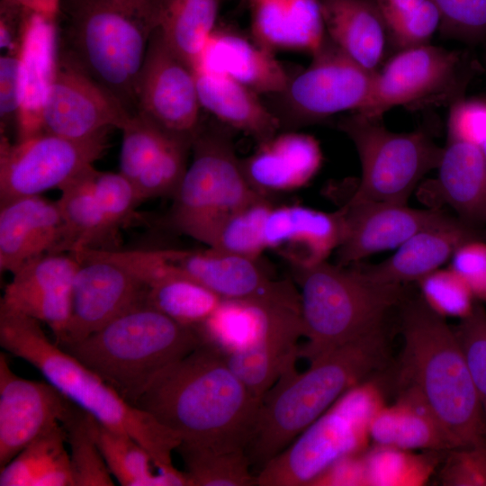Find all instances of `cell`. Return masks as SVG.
Returning a JSON list of instances; mask_svg holds the SVG:
<instances>
[{
  "label": "cell",
  "mask_w": 486,
  "mask_h": 486,
  "mask_svg": "<svg viewBox=\"0 0 486 486\" xmlns=\"http://www.w3.org/2000/svg\"><path fill=\"white\" fill-rule=\"evenodd\" d=\"M475 68L468 54L428 43L396 52L375 75L368 103L359 112L382 118L393 107L421 111L464 98Z\"/></svg>",
  "instance_id": "cell-11"
},
{
  "label": "cell",
  "mask_w": 486,
  "mask_h": 486,
  "mask_svg": "<svg viewBox=\"0 0 486 486\" xmlns=\"http://www.w3.org/2000/svg\"><path fill=\"white\" fill-rule=\"evenodd\" d=\"M416 454L411 451L374 445L366 449L364 456L367 485L418 486L427 482L436 468L439 457Z\"/></svg>",
  "instance_id": "cell-41"
},
{
  "label": "cell",
  "mask_w": 486,
  "mask_h": 486,
  "mask_svg": "<svg viewBox=\"0 0 486 486\" xmlns=\"http://www.w3.org/2000/svg\"><path fill=\"white\" fill-rule=\"evenodd\" d=\"M300 287L302 336L299 356L315 361L332 349L382 328L401 298L398 284L369 278L362 269L327 261L293 269Z\"/></svg>",
  "instance_id": "cell-7"
},
{
  "label": "cell",
  "mask_w": 486,
  "mask_h": 486,
  "mask_svg": "<svg viewBox=\"0 0 486 486\" xmlns=\"http://www.w3.org/2000/svg\"><path fill=\"white\" fill-rule=\"evenodd\" d=\"M260 402L225 355L202 343L162 370L135 406L173 432L182 445L246 451Z\"/></svg>",
  "instance_id": "cell-1"
},
{
  "label": "cell",
  "mask_w": 486,
  "mask_h": 486,
  "mask_svg": "<svg viewBox=\"0 0 486 486\" xmlns=\"http://www.w3.org/2000/svg\"><path fill=\"white\" fill-rule=\"evenodd\" d=\"M174 263L224 300L300 302L292 283L272 278L259 257L208 248L180 250Z\"/></svg>",
  "instance_id": "cell-21"
},
{
  "label": "cell",
  "mask_w": 486,
  "mask_h": 486,
  "mask_svg": "<svg viewBox=\"0 0 486 486\" xmlns=\"http://www.w3.org/2000/svg\"><path fill=\"white\" fill-rule=\"evenodd\" d=\"M482 148L484 158H485V161H486V141L482 144Z\"/></svg>",
  "instance_id": "cell-58"
},
{
  "label": "cell",
  "mask_w": 486,
  "mask_h": 486,
  "mask_svg": "<svg viewBox=\"0 0 486 486\" xmlns=\"http://www.w3.org/2000/svg\"><path fill=\"white\" fill-rule=\"evenodd\" d=\"M110 130L78 140L43 132L14 142L1 134L0 205L59 190L104 155Z\"/></svg>",
  "instance_id": "cell-13"
},
{
  "label": "cell",
  "mask_w": 486,
  "mask_h": 486,
  "mask_svg": "<svg viewBox=\"0 0 486 486\" xmlns=\"http://www.w3.org/2000/svg\"><path fill=\"white\" fill-rule=\"evenodd\" d=\"M79 260L68 253H47L13 274L0 306L49 326L59 344L71 313L72 284Z\"/></svg>",
  "instance_id": "cell-19"
},
{
  "label": "cell",
  "mask_w": 486,
  "mask_h": 486,
  "mask_svg": "<svg viewBox=\"0 0 486 486\" xmlns=\"http://www.w3.org/2000/svg\"><path fill=\"white\" fill-rule=\"evenodd\" d=\"M96 444L115 480L122 486H176V472L158 471L149 453L130 436L112 429L90 416Z\"/></svg>",
  "instance_id": "cell-36"
},
{
  "label": "cell",
  "mask_w": 486,
  "mask_h": 486,
  "mask_svg": "<svg viewBox=\"0 0 486 486\" xmlns=\"http://www.w3.org/2000/svg\"><path fill=\"white\" fill-rule=\"evenodd\" d=\"M176 451L184 464L189 486L256 485L244 450L216 451L180 444Z\"/></svg>",
  "instance_id": "cell-39"
},
{
  "label": "cell",
  "mask_w": 486,
  "mask_h": 486,
  "mask_svg": "<svg viewBox=\"0 0 486 486\" xmlns=\"http://www.w3.org/2000/svg\"><path fill=\"white\" fill-rule=\"evenodd\" d=\"M344 234L338 265L348 266L380 251L398 248L416 233L445 224L453 217L437 209L419 210L407 204L351 201L340 209Z\"/></svg>",
  "instance_id": "cell-18"
},
{
  "label": "cell",
  "mask_w": 486,
  "mask_h": 486,
  "mask_svg": "<svg viewBox=\"0 0 486 486\" xmlns=\"http://www.w3.org/2000/svg\"><path fill=\"white\" fill-rule=\"evenodd\" d=\"M386 361L382 328L324 354L302 373L294 367L288 370L261 400L246 448L251 465L260 470L342 394L382 369Z\"/></svg>",
  "instance_id": "cell-3"
},
{
  "label": "cell",
  "mask_w": 486,
  "mask_h": 486,
  "mask_svg": "<svg viewBox=\"0 0 486 486\" xmlns=\"http://www.w3.org/2000/svg\"><path fill=\"white\" fill-rule=\"evenodd\" d=\"M91 166L65 184L57 201L63 220V237L57 253L84 249H118L115 231L95 200Z\"/></svg>",
  "instance_id": "cell-32"
},
{
  "label": "cell",
  "mask_w": 486,
  "mask_h": 486,
  "mask_svg": "<svg viewBox=\"0 0 486 486\" xmlns=\"http://www.w3.org/2000/svg\"><path fill=\"white\" fill-rule=\"evenodd\" d=\"M194 139L176 138L141 173L133 184L141 202L158 197H173L187 169V158Z\"/></svg>",
  "instance_id": "cell-45"
},
{
  "label": "cell",
  "mask_w": 486,
  "mask_h": 486,
  "mask_svg": "<svg viewBox=\"0 0 486 486\" xmlns=\"http://www.w3.org/2000/svg\"><path fill=\"white\" fill-rule=\"evenodd\" d=\"M74 255L80 262L71 292V313L64 346L98 331L110 321L146 302L148 287L103 249Z\"/></svg>",
  "instance_id": "cell-14"
},
{
  "label": "cell",
  "mask_w": 486,
  "mask_h": 486,
  "mask_svg": "<svg viewBox=\"0 0 486 486\" xmlns=\"http://www.w3.org/2000/svg\"><path fill=\"white\" fill-rule=\"evenodd\" d=\"M121 130L119 172L132 184L176 138L185 136L167 130L141 112L132 115Z\"/></svg>",
  "instance_id": "cell-43"
},
{
  "label": "cell",
  "mask_w": 486,
  "mask_h": 486,
  "mask_svg": "<svg viewBox=\"0 0 486 486\" xmlns=\"http://www.w3.org/2000/svg\"><path fill=\"white\" fill-rule=\"evenodd\" d=\"M401 386L425 400L456 448L485 446L486 419L454 330L423 299L402 311Z\"/></svg>",
  "instance_id": "cell-5"
},
{
  "label": "cell",
  "mask_w": 486,
  "mask_h": 486,
  "mask_svg": "<svg viewBox=\"0 0 486 486\" xmlns=\"http://www.w3.org/2000/svg\"><path fill=\"white\" fill-rule=\"evenodd\" d=\"M444 202L467 220H486V161L482 147L448 140L436 168Z\"/></svg>",
  "instance_id": "cell-33"
},
{
  "label": "cell",
  "mask_w": 486,
  "mask_h": 486,
  "mask_svg": "<svg viewBox=\"0 0 486 486\" xmlns=\"http://www.w3.org/2000/svg\"><path fill=\"white\" fill-rule=\"evenodd\" d=\"M327 36L351 59L377 71L387 31L374 0H318Z\"/></svg>",
  "instance_id": "cell-31"
},
{
  "label": "cell",
  "mask_w": 486,
  "mask_h": 486,
  "mask_svg": "<svg viewBox=\"0 0 486 486\" xmlns=\"http://www.w3.org/2000/svg\"><path fill=\"white\" fill-rule=\"evenodd\" d=\"M400 389L396 402L382 406L372 419L374 444L408 451L457 449L421 395L410 386Z\"/></svg>",
  "instance_id": "cell-29"
},
{
  "label": "cell",
  "mask_w": 486,
  "mask_h": 486,
  "mask_svg": "<svg viewBox=\"0 0 486 486\" xmlns=\"http://www.w3.org/2000/svg\"><path fill=\"white\" fill-rule=\"evenodd\" d=\"M194 73L201 107L219 122L257 143L279 132V118L259 94L230 77L200 69Z\"/></svg>",
  "instance_id": "cell-30"
},
{
  "label": "cell",
  "mask_w": 486,
  "mask_h": 486,
  "mask_svg": "<svg viewBox=\"0 0 486 486\" xmlns=\"http://www.w3.org/2000/svg\"><path fill=\"white\" fill-rule=\"evenodd\" d=\"M131 116L103 86L58 57L55 77L42 111L44 132L86 139L104 130H121Z\"/></svg>",
  "instance_id": "cell-16"
},
{
  "label": "cell",
  "mask_w": 486,
  "mask_h": 486,
  "mask_svg": "<svg viewBox=\"0 0 486 486\" xmlns=\"http://www.w3.org/2000/svg\"><path fill=\"white\" fill-rule=\"evenodd\" d=\"M454 333L464 351L486 419V311L474 305Z\"/></svg>",
  "instance_id": "cell-49"
},
{
  "label": "cell",
  "mask_w": 486,
  "mask_h": 486,
  "mask_svg": "<svg viewBox=\"0 0 486 486\" xmlns=\"http://www.w3.org/2000/svg\"><path fill=\"white\" fill-rule=\"evenodd\" d=\"M477 451L486 469V446L477 447Z\"/></svg>",
  "instance_id": "cell-57"
},
{
  "label": "cell",
  "mask_w": 486,
  "mask_h": 486,
  "mask_svg": "<svg viewBox=\"0 0 486 486\" xmlns=\"http://www.w3.org/2000/svg\"><path fill=\"white\" fill-rule=\"evenodd\" d=\"M62 424L46 431L1 468L0 486H74Z\"/></svg>",
  "instance_id": "cell-34"
},
{
  "label": "cell",
  "mask_w": 486,
  "mask_h": 486,
  "mask_svg": "<svg viewBox=\"0 0 486 486\" xmlns=\"http://www.w3.org/2000/svg\"><path fill=\"white\" fill-rule=\"evenodd\" d=\"M462 277L473 295L486 300V244L476 239L459 247L452 256L450 267Z\"/></svg>",
  "instance_id": "cell-52"
},
{
  "label": "cell",
  "mask_w": 486,
  "mask_h": 486,
  "mask_svg": "<svg viewBox=\"0 0 486 486\" xmlns=\"http://www.w3.org/2000/svg\"><path fill=\"white\" fill-rule=\"evenodd\" d=\"M20 58L22 98L15 141L44 132L43 106L58 66L56 20L30 12Z\"/></svg>",
  "instance_id": "cell-26"
},
{
  "label": "cell",
  "mask_w": 486,
  "mask_h": 486,
  "mask_svg": "<svg viewBox=\"0 0 486 486\" xmlns=\"http://www.w3.org/2000/svg\"><path fill=\"white\" fill-rule=\"evenodd\" d=\"M197 69L230 77L257 94H280L291 77L274 52L238 32L217 28L203 49Z\"/></svg>",
  "instance_id": "cell-25"
},
{
  "label": "cell",
  "mask_w": 486,
  "mask_h": 486,
  "mask_svg": "<svg viewBox=\"0 0 486 486\" xmlns=\"http://www.w3.org/2000/svg\"><path fill=\"white\" fill-rule=\"evenodd\" d=\"M76 405L47 380L24 379L0 355V468L38 436L62 424Z\"/></svg>",
  "instance_id": "cell-17"
},
{
  "label": "cell",
  "mask_w": 486,
  "mask_h": 486,
  "mask_svg": "<svg viewBox=\"0 0 486 486\" xmlns=\"http://www.w3.org/2000/svg\"><path fill=\"white\" fill-rule=\"evenodd\" d=\"M448 140H460L482 147L486 141V101L464 98L450 106Z\"/></svg>",
  "instance_id": "cell-51"
},
{
  "label": "cell",
  "mask_w": 486,
  "mask_h": 486,
  "mask_svg": "<svg viewBox=\"0 0 486 486\" xmlns=\"http://www.w3.org/2000/svg\"><path fill=\"white\" fill-rule=\"evenodd\" d=\"M337 126L354 143L361 163L351 201L407 204L419 180L437 168L444 151L425 130L393 132L382 118L356 112L341 117Z\"/></svg>",
  "instance_id": "cell-10"
},
{
  "label": "cell",
  "mask_w": 486,
  "mask_h": 486,
  "mask_svg": "<svg viewBox=\"0 0 486 486\" xmlns=\"http://www.w3.org/2000/svg\"><path fill=\"white\" fill-rule=\"evenodd\" d=\"M265 302L222 299L212 314L196 328L203 343L225 356L248 346L259 332Z\"/></svg>",
  "instance_id": "cell-38"
},
{
  "label": "cell",
  "mask_w": 486,
  "mask_h": 486,
  "mask_svg": "<svg viewBox=\"0 0 486 486\" xmlns=\"http://www.w3.org/2000/svg\"><path fill=\"white\" fill-rule=\"evenodd\" d=\"M311 56L309 67L273 95L282 127L321 122L340 112H360L369 101L377 71L357 64L328 36Z\"/></svg>",
  "instance_id": "cell-12"
},
{
  "label": "cell",
  "mask_w": 486,
  "mask_h": 486,
  "mask_svg": "<svg viewBox=\"0 0 486 486\" xmlns=\"http://www.w3.org/2000/svg\"><path fill=\"white\" fill-rule=\"evenodd\" d=\"M221 300L176 266L151 284L146 296L150 306L176 322L194 328L212 314Z\"/></svg>",
  "instance_id": "cell-37"
},
{
  "label": "cell",
  "mask_w": 486,
  "mask_h": 486,
  "mask_svg": "<svg viewBox=\"0 0 486 486\" xmlns=\"http://www.w3.org/2000/svg\"><path fill=\"white\" fill-rule=\"evenodd\" d=\"M138 112L178 134L194 138L202 109L194 71L166 42L151 35L137 84Z\"/></svg>",
  "instance_id": "cell-15"
},
{
  "label": "cell",
  "mask_w": 486,
  "mask_h": 486,
  "mask_svg": "<svg viewBox=\"0 0 486 486\" xmlns=\"http://www.w3.org/2000/svg\"><path fill=\"white\" fill-rule=\"evenodd\" d=\"M440 478L444 485L486 486V469L477 447L450 450Z\"/></svg>",
  "instance_id": "cell-53"
},
{
  "label": "cell",
  "mask_w": 486,
  "mask_h": 486,
  "mask_svg": "<svg viewBox=\"0 0 486 486\" xmlns=\"http://www.w3.org/2000/svg\"><path fill=\"white\" fill-rule=\"evenodd\" d=\"M476 239L466 222L457 219L421 230L388 259L362 268L372 280L382 284L419 281L437 270L463 244Z\"/></svg>",
  "instance_id": "cell-28"
},
{
  "label": "cell",
  "mask_w": 486,
  "mask_h": 486,
  "mask_svg": "<svg viewBox=\"0 0 486 486\" xmlns=\"http://www.w3.org/2000/svg\"><path fill=\"white\" fill-rule=\"evenodd\" d=\"M374 1L397 52L428 43L439 30L440 14L433 0Z\"/></svg>",
  "instance_id": "cell-40"
},
{
  "label": "cell",
  "mask_w": 486,
  "mask_h": 486,
  "mask_svg": "<svg viewBox=\"0 0 486 486\" xmlns=\"http://www.w3.org/2000/svg\"><path fill=\"white\" fill-rule=\"evenodd\" d=\"M21 53V52H20ZM20 53H2L0 58V125L1 134H16L21 112L22 86Z\"/></svg>",
  "instance_id": "cell-50"
},
{
  "label": "cell",
  "mask_w": 486,
  "mask_h": 486,
  "mask_svg": "<svg viewBox=\"0 0 486 486\" xmlns=\"http://www.w3.org/2000/svg\"><path fill=\"white\" fill-rule=\"evenodd\" d=\"M419 283L422 299L442 317L464 319L472 312L474 295L466 282L451 268L437 269Z\"/></svg>",
  "instance_id": "cell-47"
},
{
  "label": "cell",
  "mask_w": 486,
  "mask_h": 486,
  "mask_svg": "<svg viewBox=\"0 0 486 486\" xmlns=\"http://www.w3.org/2000/svg\"><path fill=\"white\" fill-rule=\"evenodd\" d=\"M344 234L341 210L327 212L301 204H273L263 223L265 250H274L292 267L327 261Z\"/></svg>",
  "instance_id": "cell-22"
},
{
  "label": "cell",
  "mask_w": 486,
  "mask_h": 486,
  "mask_svg": "<svg viewBox=\"0 0 486 486\" xmlns=\"http://www.w3.org/2000/svg\"><path fill=\"white\" fill-rule=\"evenodd\" d=\"M219 0H163L158 29L170 49L194 71L215 30Z\"/></svg>",
  "instance_id": "cell-35"
},
{
  "label": "cell",
  "mask_w": 486,
  "mask_h": 486,
  "mask_svg": "<svg viewBox=\"0 0 486 486\" xmlns=\"http://www.w3.org/2000/svg\"><path fill=\"white\" fill-rule=\"evenodd\" d=\"M384 405L374 381L355 385L257 472L256 485L311 486L338 460L367 449L372 419Z\"/></svg>",
  "instance_id": "cell-8"
},
{
  "label": "cell",
  "mask_w": 486,
  "mask_h": 486,
  "mask_svg": "<svg viewBox=\"0 0 486 486\" xmlns=\"http://www.w3.org/2000/svg\"><path fill=\"white\" fill-rule=\"evenodd\" d=\"M440 14L442 36L486 43V0H433Z\"/></svg>",
  "instance_id": "cell-48"
},
{
  "label": "cell",
  "mask_w": 486,
  "mask_h": 486,
  "mask_svg": "<svg viewBox=\"0 0 486 486\" xmlns=\"http://www.w3.org/2000/svg\"><path fill=\"white\" fill-rule=\"evenodd\" d=\"M91 182L98 206L111 227L119 232L133 220L140 203L134 184L120 172H103L94 167Z\"/></svg>",
  "instance_id": "cell-46"
},
{
  "label": "cell",
  "mask_w": 486,
  "mask_h": 486,
  "mask_svg": "<svg viewBox=\"0 0 486 486\" xmlns=\"http://www.w3.org/2000/svg\"><path fill=\"white\" fill-rule=\"evenodd\" d=\"M252 39L264 48L312 55L327 33L318 0H248Z\"/></svg>",
  "instance_id": "cell-27"
},
{
  "label": "cell",
  "mask_w": 486,
  "mask_h": 486,
  "mask_svg": "<svg viewBox=\"0 0 486 486\" xmlns=\"http://www.w3.org/2000/svg\"><path fill=\"white\" fill-rule=\"evenodd\" d=\"M15 2L25 8L46 16L52 20H57L60 0H10Z\"/></svg>",
  "instance_id": "cell-56"
},
{
  "label": "cell",
  "mask_w": 486,
  "mask_h": 486,
  "mask_svg": "<svg viewBox=\"0 0 486 486\" xmlns=\"http://www.w3.org/2000/svg\"><path fill=\"white\" fill-rule=\"evenodd\" d=\"M31 10L10 1L0 4V47L4 53L16 54L22 50L26 22Z\"/></svg>",
  "instance_id": "cell-54"
},
{
  "label": "cell",
  "mask_w": 486,
  "mask_h": 486,
  "mask_svg": "<svg viewBox=\"0 0 486 486\" xmlns=\"http://www.w3.org/2000/svg\"><path fill=\"white\" fill-rule=\"evenodd\" d=\"M302 336L301 302H265L258 334L246 347L225 356L250 392L262 400L299 356Z\"/></svg>",
  "instance_id": "cell-20"
},
{
  "label": "cell",
  "mask_w": 486,
  "mask_h": 486,
  "mask_svg": "<svg viewBox=\"0 0 486 486\" xmlns=\"http://www.w3.org/2000/svg\"><path fill=\"white\" fill-rule=\"evenodd\" d=\"M243 172L253 189L271 198L309 184L323 162L318 140L306 133L284 131L258 143L257 148L240 160Z\"/></svg>",
  "instance_id": "cell-23"
},
{
  "label": "cell",
  "mask_w": 486,
  "mask_h": 486,
  "mask_svg": "<svg viewBox=\"0 0 486 486\" xmlns=\"http://www.w3.org/2000/svg\"><path fill=\"white\" fill-rule=\"evenodd\" d=\"M192 150V163L172 197L167 222L209 248L230 216L266 196L248 183L225 130L201 124Z\"/></svg>",
  "instance_id": "cell-9"
},
{
  "label": "cell",
  "mask_w": 486,
  "mask_h": 486,
  "mask_svg": "<svg viewBox=\"0 0 486 486\" xmlns=\"http://www.w3.org/2000/svg\"><path fill=\"white\" fill-rule=\"evenodd\" d=\"M163 0H60L58 57L138 112L137 84Z\"/></svg>",
  "instance_id": "cell-2"
},
{
  "label": "cell",
  "mask_w": 486,
  "mask_h": 486,
  "mask_svg": "<svg viewBox=\"0 0 486 486\" xmlns=\"http://www.w3.org/2000/svg\"><path fill=\"white\" fill-rule=\"evenodd\" d=\"M63 220L57 201L25 196L0 205V270L12 274L31 260L57 253Z\"/></svg>",
  "instance_id": "cell-24"
},
{
  "label": "cell",
  "mask_w": 486,
  "mask_h": 486,
  "mask_svg": "<svg viewBox=\"0 0 486 486\" xmlns=\"http://www.w3.org/2000/svg\"><path fill=\"white\" fill-rule=\"evenodd\" d=\"M0 345L33 365L67 399L98 422L133 437L149 453L158 471L176 470L172 453L180 445L179 438L50 341L39 321L0 307Z\"/></svg>",
  "instance_id": "cell-4"
},
{
  "label": "cell",
  "mask_w": 486,
  "mask_h": 486,
  "mask_svg": "<svg viewBox=\"0 0 486 486\" xmlns=\"http://www.w3.org/2000/svg\"><path fill=\"white\" fill-rule=\"evenodd\" d=\"M202 343L196 328L144 302L87 338L60 347L136 405L162 370Z\"/></svg>",
  "instance_id": "cell-6"
},
{
  "label": "cell",
  "mask_w": 486,
  "mask_h": 486,
  "mask_svg": "<svg viewBox=\"0 0 486 486\" xmlns=\"http://www.w3.org/2000/svg\"><path fill=\"white\" fill-rule=\"evenodd\" d=\"M364 452L338 460L328 468L312 486L367 485Z\"/></svg>",
  "instance_id": "cell-55"
},
{
  "label": "cell",
  "mask_w": 486,
  "mask_h": 486,
  "mask_svg": "<svg viewBox=\"0 0 486 486\" xmlns=\"http://www.w3.org/2000/svg\"><path fill=\"white\" fill-rule=\"evenodd\" d=\"M74 486H112V475L94 437L90 415L76 405L63 421Z\"/></svg>",
  "instance_id": "cell-42"
},
{
  "label": "cell",
  "mask_w": 486,
  "mask_h": 486,
  "mask_svg": "<svg viewBox=\"0 0 486 486\" xmlns=\"http://www.w3.org/2000/svg\"><path fill=\"white\" fill-rule=\"evenodd\" d=\"M274 203L269 197H260L230 216L220 226L209 248L260 257L265 250L263 223Z\"/></svg>",
  "instance_id": "cell-44"
}]
</instances>
